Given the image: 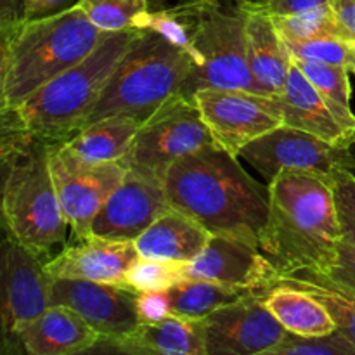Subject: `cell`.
<instances>
[{"label": "cell", "instance_id": "obj_1", "mask_svg": "<svg viewBox=\"0 0 355 355\" xmlns=\"http://www.w3.org/2000/svg\"><path fill=\"white\" fill-rule=\"evenodd\" d=\"M218 144L177 159L165 175L172 208L200 222L210 234L231 236L259 246L269 215V186L253 179Z\"/></svg>", "mask_w": 355, "mask_h": 355}, {"label": "cell", "instance_id": "obj_2", "mask_svg": "<svg viewBox=\"0 0 355 355\" xmlns=\"http://www.w3.org/2000/svg\"><path fill=\"white\" fill-rule=\"evenodd\" d=\"M269 186V215L259 248L279 274L333 266L342 241L331 179L284 168Z\"/></svg>", "mask_w": 355, "mask_h": 355}, {"label": "cell", "instance_id": "obj_3", "mask_svg": "<svg viewBox=\"0 0 355 355\" xmlns=\"http://www.w3.org/2000/svg\"><path fill=\"white\" fill-rule=\"evenodd\" d=\"M104 33L78 6L0 28V114L85 59Z\"/></svg>", "mask_w": 355, "mask_h": 355}, {"label": "cell", "instance_id": "obj_4", "mask_svg": "<svg viewBox=\"0 0 355 355\" xmlns=\"http://www.w3.org/2000/svg\"><path fill=\"white\" fill-rule=\"evenodd\" d=\"M142 33L141 28L106 31L85 59L45 83L16 110L0 114L2 130L19 132L47 144L68 141L83 128L113 71Z\"/></svg>", "mask_w": 355, "mask_h": 355}, {"label": "cell", "instance_id": "obj_5", "mask_svg": "<svg viewBox=\"0 0 355 355\" xmlns=\"http://www.w3.org/2000/svg\"><path fill=\"white\" fill-rule=\"evenodd\" d=\"M2 224L6 236L45 260L66 246L69 224L49 162V144L2 130Z\"/></svg>", "mask_w": 355, "mask_h": 355}, {"label": "cell", "instance_id": "obj_6", "mask_svg": "<svg viewBox=\"0 0 355 355\" xmlns=\"http://www.w3.org/2000/svg\"><path fill=\"white\" fill-rule=\"evenodd\" d=\"M193 66L194 59L186 49L156 31L144 30L113 71L85 125L107 116L146 121L159 106L180 94Z\"/></svg>", "mask_w": 355, "mask_h": 355}, {"label": "cell", "instance_id": "obj_7", "mask_svg": "<svg viewBox=\"0 0 355 355\" xmlns=\"http://www.w3.org/2000/svg\"><path fill=\"white\" fill-rule=\"evenodd\" d=\"M186 3L193 16L194 66L180 94L193 97L198 90L218 89L263 96L250 68L245 7L224 9L218 0Z\"/></svg>", "mask_w": 355, "mask_h": 355}, {"label": "cell", "instance_id": "obj_8", "mask_svg": "<svg viewBox=\"0 0 355 355\" xmlns=\"http://www.w3.org/2000/svg\"><path fill=\"white\" fill-rule=\"evenodd\" d=\"M217 144L193 97L177 94L142 121L127 158V166L165 180L170 166L182 156Z\"/></svg>", "mask_w": 355, "mask_h": 355}, {"label": "cell", "instance_id": "obj_9", "mask_svg": "<svg viewBox=\"0 0 355 355\" xmlns=\"http://www.w3.org/2000/svg\"><path fill=\"white\" fill-rule=\"evenodd\" d=\"M52 179L69 224L71 241L92 236V220L127 173V163H90L64 144H49Z\"/></svg>", "mask_w": 355, "mask_h": 355}, {"label": "cell", "instance_id": "obj_10", "mask_svg": "<svg viewBox=\"0 0 355 355\" xmlns=\"http://www.w3.org/2000/svg\"><path fill=\"white\" fill-rule=\"evenodd\" d=\"M0 321L3 350L12 349L21 326L52 305V283L47 260L6 236L2 245Z\"/></svg>", "mask_w": 355, "mask_h": 355}, {"label": "cell", "instance_id": "obj_11", "mask_svg": "<svg viewBox=\"0 0 355 355\" xmlns=\"http://www.w3.org/2000/svg\"><path fill=\"white\" fill-rule=\"evenodd\" d=\"M193 99L214 141L234 156H239L250 142L284 125L274 96L203 89Z\"/></svg>", "mask_w": 355, "mask_h": 355}, {"label": "cell", "instance_id": "obj_12", "mask_svg": "<svg viewBox=\"0 0 355 355\" xmlns=\"http://www.w3.org/2000/svg\"><path fill=\"white\" fill-rule=\"evenodd\" d=\"M239 158L248 162L267 182L281 170H305L331 179L340 166L349 168L347 144H333L298 128L281 125L241 149Z\"/></svg>", "mask_w": 355, "mask_h": 355}, {"label": "cell", "instance_id": "obj_13", "mask_svg": "<svg viewBox=\"0 0 355 355\" xmlns=\"http://www.w3.org/2000/svg\"><path fill=\"white\" fill-rule=\"evenodd\" d=\"M172 208L165 180L127 166V173L92 220V236L135 241L149 225Z\"/></svg>", "mask_w": 355, "mask_h": 355}, {"label": "cell", "instance_id": "obj_14", "mask_svg": "<svg viewBox=\"0 0 355 355\" xmlns=\"http://www.w3.org/2000/svg\"><path fill=\"white\" fill-rule=\"evenodd\" d=\"M284 333V326L255 291L205 318L207 355L267 354Z\"/></svg>", "mask_w": 355, "mask_h": 355}, {"label": "cell", "instance_id": "obj_15", "mask_svg": "<svg viewBox=\"0 0 355 355\" xmlns=\"http://www.w3.org/2000/svg\"><path fill=\"white\" fill-rule=\"evenodd\" d=\"M137 295L120 284L54 277L52 305L75 309L104 340H113L139 324Z\"/></svg>", "mask_w": 355, "mask_h": 355}, {"label": "cell", "instance_id": "obj_16", "mask_svg": "<svg viewBox=\"0 0 355 355\" xmlns=\"http://www.w3.org/2000/svg\"><path fill=\"white\" fill-rule=\"evenodd\" d=\"M187 279H208L266 295L279 272L259 246L231 236L211 234L203 252L184 263Z\"/></svg>", "mask_w": 355, "mask_h": 355}, {"label": "cell", "instance_id": "obj_17", "mask_svg": "<svg viewBox=\"0 0 355 355\" xmlns=\"http://www.w3.org/2000/svg\"><path fill=\"white\" fill-rule=\"evenodd\" d=\"M103 336L68 305L55 304L21 326L10 352L30 355H73L90 352Z\"/></svg>", "mask_w": 355, "mask_h": 355}, {"label": "cell", "instance_id": "obj_18", "mask_svg": "<svg viewBox=\"0 0 355 355\" xmlns=\"http://www.w3.org/2000/svg\"><path fill=\"white\" fill-rule=\"evenodd\" d=\"M134 241L89 236L82 241H69L47 262L54 277H73L125 286L128 267L139 259Z\"/></svg>", "mask_w": 355, "mask_h": 355}, {"label": "cell", "instance_id": "obj_19", "mask_svg": "<svg viewBox=\"0 0 355 355\" xmlns=\"http://www.w3.org/2000/svg\"><path fill=\"white\" fill-rule=\"evenodd\" d=\"M99 345L107 352L128 355H207L205 319L170 314L162 321L139 322L132 331Z\"/></svg>", "mask_w": 355, "mask_h": 355}, {"label": "cell", "instance_id": "obj_20", "mask_svg": "<svg viewBox=\"0 0 355 355\" xmlns=\"http://www.w3.org/2000/svg\"><path fill=\"white\" fill-rule=\"evenodd\" d=\"M276 97L283 123L333 142L347 144L352 132L336 118L335 111L297 64H291L286 87Z\"/></svg>", "mask_w": 355, "mask_h": 355}, {"label": "cell", "instance_id": "obj_21", "mask_svg": "<svg viewBox=\"0 0 355 355\" xmlns=\"http://www.w3.org/2000/svg\"><path fill=\"white\" fill-rule=\"evenodd\" d=\"M241 7L246 10V44L253 78L263 96H279L293 64L290 51L270 14L253 6L252 0Z\"/></svg>", "mask_w": 355, "mask_h": 355}, {"label": "cell", "instance_id": "obj_22", "mask_svg": "<svg viewBox=\"0 0 355 355\" xmlns=\"http://www.w3.org/2000/svg\"><path fill=\"white\" fill-rule=\"evenodd\" d=\"M210 238V231L200 222L184 211L170 208L134 243L139 255L146 259L187 263L203 252Z\"/></svg>", "mask_w": 355, "mask_h": 355}, {"label": "cell", "instance_id": "obj_23", "mask_svg": "<svg viewBox=\"0 0 355 355\" xmlns=\"http://www.w3.org/2000/svg\"><path fill=\"white\" fill-rule=\"evenodd\" d=\"M142 121L132 116H107L85 125L66 142L78 158L90 163L123 162Z\"/></svg>", "mask_w": 355, "mask_h": 355}, {"label": "cell", "instance_id": "obj_24", "mask_svg": "<svg viewBox=\"0 0 355 355\" xmlns=\"http://www.w3.org/2000/svg\"><path fill=\"white\" fill-rule=\"evenodd\" d=\"M274 286H293L311 293L321 302L335 321L336 329L343 333L355 347V288L333 279L319 269H302L291 274H277Z\"/></svg>", "mask_w": 355, "mask_h": 355}, {"label": "cell", "instance_id": "obj_25", "mask_svg": "<svg viewBox=\"0 0 355 355\" xmlns=\"http://www.w3.org/2000/svg\"><path fill=\"white\" fill-rule=\"evenodd\" d=\"M262 297L263 304L286 331L302 336H319L336 329L324 305L307 291L293 286H274Z\"/></svg>", "mask_w": 355, "mask_h": 355}, {"label": "cell", "instance_id": "obj_26", "mask_svg": "<svg viewBox=\"0 0 355 355\" xmlns=\"http://www.w3.org/2000/svg\"><path fill=\"white\" fill-rule=\"evenodd\" d=\"M253 293L245 288L229 286L208 279H186L168 291L172 314L189 319H205L224 305Z\"/></svg>", "mask_w": 355, "mask_h": 355}, {"label": "cell", "instance_id": "obj_27", "mask_svg": "<svg viewBox=\"0 0 355 355\" xmlns=\"http://www.w3.org/2000/svg\"><path fill=\"white\" fill-rule=\"evenodd\" d=\"M293 62L324 96L331 110L335 111L336 118L350 132H354L355 114L350 107V69L347 66L318 61V59H293Z\"/></svg>", "mask_w": 355, "mask_h": 355}, {"label": "cell", "instance_id": "obj_28", "mask_svg": "<svg viewBox=\"0 0 355 355\" xmlns=\"http://www.w3.org/2000/svg\"><path fill=\"white\" fill-rule=\"evenodd\" d=\"M274 24L283 38L314 40V38H342L349 40L331 3L312 7L300 12L272 16Z\"/></svg>", "mask_w": 355, "mask_h": 355}, {"label": "cell", "instance_id": "obj_29", "mask_svg": "<svg viewBox=\"0 0 355 355\" xmlns=\"http://www.w3.org/2000/svg\"><path fill=\"white\" fill-rule=\"evenodd\" d=\"M186 279L184 263L139 257L125 274V288H130L135 293L170 291Z\"/></svg>", "mask_w": 355, "mask_h": 355}, {"label": "cell", "instance_id": "obj_30", "mask_svg": "<svg viewBox=\"0 0 355 355\" xmlns=\"http://www.w3.org/2000/svg\"><path fill=\"white\" fill-rule=\"evenodd\" d=\"M76 6L103 31L135 28L139 17L149 10V0H78Z\"/></svg>", "mask_w": 355, "mask_h": 355}, {"label": "cell", "instance_id": "obj_31", "mask_svg": "<svg viewBox=\"0 0 355 355\" xmlns=\"http://www.w3.org/2000/svg\"><path fill=\"white\" fill-rule=\"evenodd\" d=\"M267 355H355V347L340 329L319 336H302L286 331Z\"/></svg>", "mask_w": 355, "mask_h": 355}, {"label": "cell", "instance_id": "obj_32", "mask_svg": "<svg viewBox=\"0 0 355 355\" xmlns=\"http://www.w3.org/2000/svg\"><path fill=\"white\" fill-rule=\"evenodd\" d=\"M331 189L342 241L355 245V175L352 170L345 166L336 168L331 175Z\"/></svg>", "mask_w": 355, "mask_h": 355}, {"label": "cell", "instance_id": "obj_33", "mask_svg": "<svg viewBox=\"0 0 355 355\" xmlns=\"http://www.w3.org/2000/svg\"><path fill=\"white\" fill-rule=\"evenodd\" d=\"M291 59H318L349 68L350 42L342 38H314V40H293L283 38Z\"/></svg>", "mask_w": 355, "mask_h": 355}, {"label": "cell", "instance_id": "obj_34", "mask_svg": "<svg viewBox=\"0 0 355 355\" xmlns=\"http://www.w3.org/2000/svg\"><path fill=\"white\" fill-rule=\"evenodd\" d=\"M137 314L141 322H156L172 314L168 291H144L137 295Z\"/></svg>", "mask_w": 355, "mask_h": 355}, {"label": "cell", "instance_id": "obj_35", "mask_svg": "<svg viewBox=\"0 0 355 355\" xmlns=\"http://www.w3.org/2000/svg\"><path fill=\"white\" fill-rule=\"evenodd\" d=\"M322 272L331 276L333 279H338L355 288V245L340 241L335 262Z\"/></svg>", "mask_w": 355, "mask_h": 355}, {"label": "cell", "instance_id": "obj_36", "mask_svg": "<svg viewBox=\"0 0 355 355\" xmlns=\"http://www.w3.org/2000/svg\"><path fill=\"white\" fill-rule=\"evenodd\" d=\"M253 6L262 9L270 16H284V14L300 12L312 7L326 6L331 0H252Z\"/></svg>", "mask_w": 355, "mask_h": 355}, {"label": "cell", "instance_id": "obj_37", "mask_svg": "<svg viewBox=\"0 0 355 355\" xmlns=\"http://www.w3.org/2000/svg\"><path fill=\"white\" fill-rule=\"evenodd\" d=\"M76 3L78 0H23V14L24 19H38L71 9Z\"/></svg>", "mask_w": 355, "mask_h": 355}, {"label": "cell", "instance_id": "obj_38", "mask_svg": "<svg viewBox=\"0 0 355 355\" xmlns=\"http://www.w3.org/2000/svg\"><path fill=\"white\" fill-rule=\"evenodd\" d=\"M329 3L338 16L349 42L355 40V0H331Z\"/></svg>", "mask_w": 355, "mask_h": 355}, {"label": "cell", "instance_id": "obj_39", "mask_svg": "<svg viewBox=\"0 0 355 355\" xmlns=\"http://www.w3.org/2000/svg\"><path fill=\"white\" fill-rule=\"evenodd\" d=\"M347 151H349V168L355 170V130L347 141Z\"/></svg>", "mask_w": 355, "mask_h": 355}, {"label": "cell", "instance_id": "obj_40", "mask_svg": "<svg viewBox=\"0 0 355 355\" xmlns=\"http://www.w3.org/2000/svg\"><path fill=\"white\" fill-rule=\"evenodd\" d=\"M349 69L355 73V45L350 42V54H349Z\"/></svg>", "mask_w": 355, "mask_h": 355}, {"label": "cell", "instance_id": "obj_41", "mask_svg": "<svg viewBox=\"0 0 355 355\" xmlns=\"http://www.w3.org/2000/svg\"><path fill=\"white\" fill-rule=\"evenodd\" d=\"M196 2H215V0H196ZM232 2H234L236 6H245L250 0H232Z\"/></svg>", "mask_w": 355, "mask_h": 355}, {"label": "cell", "instance_id": "obj_42", "mask_svg": "<svg viewBox=\"0 0 355 355\" xmlns=\"http://www.w3.org/2000/svg\"><path fill=\"white\" fill-rule=\"evenodd\" d=\"M350 42H352V45H355V40H350Z\"/></svg>", "mask_w": 355, "mask_h": 355}]
</instances>
